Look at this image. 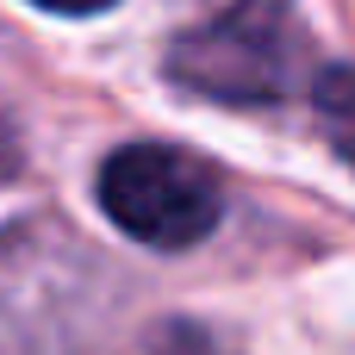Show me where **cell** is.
Masks as SVG:
<instances>
[{
    "label": "cell",
    "mask_w": 355,
    "mask_h": 355,
    "mask_svg": "<svg viewBox=\"0 0 355 355\" xmlns=\"http://www.w3.org/2000/svg\"><path fill=\"white\" fill-rule=\"evenodd\" d=\"M293 69H300V31L287 25L275 0H237L168 44V75L225 106L287 100Z\"/></svg>",
    "instance_id": "obj_1"
},
{
    "label": "cell",
    "mask_w": 355,
    "mask_h": 355,
    "mask_svg": "<svg viewBox=\"0 0 355 355\" xmlns=\"http://www.w3.org/2000/svg\"><path fill=\"white\" fill-rule=\"evenodd\" d=\"M100 212L150 250H193L218 231L225 193L187 150L125 144L100 162Z\"/></svg>",
    "instance_id": "obj_2"
},
{
    "label": "cell",
    "mask_w": 355,
    "mask_h": 355,
    "mask_svg": "<svg viewBox=\"0 0 355 355\" xmlns=\"http://www.w3.org/2000/svg\"><path fill=\"white\" fill-rule=\"evenodd\" d=\"M31 6H44V12H62V19H94V12H106L112 0H31Z\"/></svg>",
    "instance_id": "obj_4"
},
{
    "label": "cell",
    "mask_w": 355,
    "mask_h": 355,
    "mask_svg": "<svg viewBox=\"0 0 355 355\" xmlns=\"http://www.w3.org/2000/svg\"><path fill=\"white\" fill-rule=\"evenodd\" d=\"M312 106H318V125H324L331 150L355 168V62L318 69V81H312Z\"/></svg>",
    "instance_id": "obj_3"
}]
</instances>
